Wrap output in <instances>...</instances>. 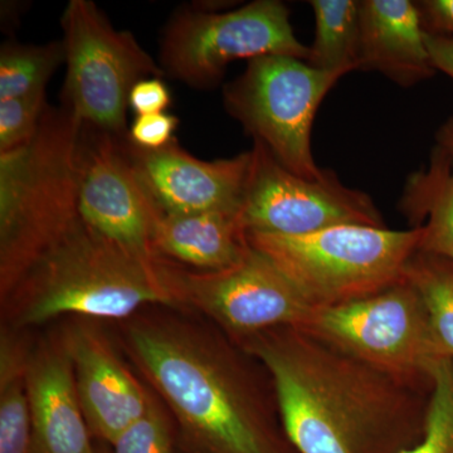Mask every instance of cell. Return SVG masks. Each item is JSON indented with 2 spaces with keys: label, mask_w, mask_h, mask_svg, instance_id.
<instances>
[{
  "label": "cell",
  "mask_w": 453,
  "mask_h": 453,
  "mask_svg": "<svg viewBox=\"0 0 453 453\" xmlns=\"http://www.w3.org/2000/svg\"><path fill=\"white\" fill-rule=\"evenodd\" d=\"M426 46L436 71L453 79V37L426 33Z\"/></svg>",
  "instance_id": "29"
},
{
  "label": "cell",
  "mask_w": 453,
  "mask_h": 453,
  "mask_svg": "<svg viewBox=\"0 0 453 453\" xmlns=\"http://www.w3.org/2000/svg\"><path fill=\"white\" fill-rule=\"evenodd\" d=\"M29 357L19 340L3 330L0 340V453H35L27 386Z\"/></svg>",
  "instance_id": "19"
},
{
  "label": "cell",
  "mask_w": 453,
  "mask_h": 453,
  "mask_svg": "<svg viewBox=\"0 0 453 453\" xmlns=\"http://www.w3.org/2000/svg\"><path fill=\"white\" fill-rule=\"evenodd\" d=\"M378 71L403 88L436 73L421 13L410 0L360 2V68Z\"/></svg>",
  "instance_id": "16"
},
{
  "label": "cell",
  "mask_w": 453,
  "mask_h": 453,
  "mask_svg": "<svg viewBox=\"0 0 453 453\" xmlns=\"http://www.w3.org/2000/svg\"><path fill=\"white\" fill-rule=\"evenodd\" d=\"M65 342L89 431L112 445L148 412L151 398L95 330L74 327Z\"/></svg>",
  "instance_id": "14"
},
{
  "label": "cell",
  "mask_w": 453,
  "mask_h": 453,
  "mask_svg": "<svg viewBox=\"0 0 453 453\" xmlns=\"http://www.w3.org/2000/svg\"><path fill=\"white\" fill-rule=\"evenodd\" d=\"M267 369L299 453H402L425 432L434 386L375 368L299 327L238 342Z\"/></svg>",
  "instance_id": "1"
},
{
  "label": "cell",
  "mask_w": 453,
  "mask_h": 453,
  "mask_svg": "<svg viewBox=\"0 0 453 453\" xmlns=\"http://www.w3.org/2000/svg\"><path fill=\"white\" fill-rule=\"evenodd\" d=\"M345 74L294 57L262 56L226 86L223 101L229 115L286 169L316 179L324 169L311 151L312 122L327 92Z\"/></svg>",
  "instance_id": "7"
},
{
  "label": "cell",
  "mask_w": 453,
  "mask_h": 453,
  "mask_svg": "<svg viewBox=\"0 0 453 453\" xmlns=\"http://www.w3.org/2000/svg\"><path fill=\"white\" fill-rule=\"evenodd\" d=\"M241 204L247 231L303 235L338 226H387L371 196L344 186L330 169L316 179L286 169L253 140Z\"/></svg>",
  "instance_id": "10"
},
{
  "label": "cell",
  "mask_w": 453,
  "mask_h": 453,
  "mask_svg": "<svg viewBox=\"0 0 453 453\" xmlns=\"http://www.w3.org/2000/svg\"><path fill=\"white\" fill-rule=\"evenodd\" d=\"M131 166L155 205L166 214L241 211L251 151L228 159H196L177 140L146 150L122 139Z\"/></svg>",
  "instance_id": "13"
},
{
  "label": "cell",
  "mask_w": 453,
  "mask_h": 453,
  "mask_svg": "<svg viewBox=\"0 0 453 453\" xmlns=\"http://www.w3.org/2000/svg\"><path fill=\"white\" fill-rule=\"evenodd\" d=\"M27 386L35 453H96L65 339L29 357Z\"/></svg>",
  "instance_id": "15"
},
{
  "label": "cell",
  "mask_w": 453,
  "mask_h": 453,
  "mask_svg": "<svg viewBox=\"0 0 453 453\" xmlns=\"http://www.w3.org/2000/svg\"><path fill=\"white\" fill-rule=\"evenodd\" d=\"M262 56L309 58V47L292 29L290 11L279 0H256L226 13L180 9L163 33L160 67L205 89L219 85L231 62Z\"/></svg>",
  "instance_id": "9"
},
{
  "label": "cell",
  "mask_w": 453,
  "mask_h": 453,
  "mask_svg": "<svg viewBox=\"0 0 453 453\" xmlns=\"http://www.w3.org/2000/svg\"><path fill=\"white\" fill-rule=\"evenodd\" d=\"M421 228L338 226L303 235L247 231L314 308H329L377 294L404 279L418 252Z\"/></svg>",
  "instance_id": "5"
},
{
  "label": "cell",
  "mask_w": 453,
  "mask_h": 453,
  "mask_svg": "<svg viewBox=\"0 0 453 453\" xmlns=\"http://www.w3.org/2000/svg\"><path fill=\"white\" fill-rule=\"evenodd\" d=\"M155 252L198 273H217L238 264L251 250L241 211L166 214L157 208Z\"/></svg>",
  "instance_id": "17"
},
{
  "label": "cell",
  "mask_w": 453,
  "mask_h": 453,
  "mask_svg": "<svg viewBox=\"0 0 453 453\" xmlns=\"http://www.w3.org/2000/svg\"><path fill=\"white\" fill-rule=\"evenodd\" d=\"M398 211L411 228H421L419 252L453 262V157L432 149L427 165L408 175Z\"/></svg>",
  "instance_id": "18"
},
{
  "label": "cell",
  "mask_w": 453,
  "mask_h": 453,
  "mask_svg": "<svg viewBox=\"0 0 453 453\" xmlns=\"http://www.w3.org/2000/svg\"><path fill=\"white\" fill-rule=\"evenodd\" d=\"M426 33L453 37V0L417 2Z\"/></svg>",
  "instance_id": "28"
},
{
  "label": "cell",
  "mask_w": 453,
  "mask_h": 453,
  "mask_svg": "<svg viewBox=\"0 0 453 453\" xmlns=\"http://www.w3.org/2000/svg\"><path fill=\"white\" fill-rule=\"evenodd\" d=\"M315 38L306 64L349 73L360 68V2L311 0Z\"/></svg>",
  "instance_id": "20"
},
{
  "label": "cell",
  "mask_w": 453,
  "mask_h": 453,
  "mask_svg": "<svg viewBox=\"0 0 453 453\" xmlns=\"http://www.w3.org/2000/svg\"><path fill=\"white\" fill-rule=\"evenodd\" d=\"M299 329L375 368L434 386L438 350L421 295L403 280L371 296L315 308Z\"/></svg>",
  "instance_id": "8"
},
{
  "label": "cell",
  "mask_w": 453,
  "mask_h": 453,
  "mask_svg": "<svg viewBox=\"0 0 453 453\" xmlns=\"http://www.w3.org/2000/svg\"><path fill=\"white\" fill-rule=\"evenodd\" d=\"M47 107L46 91L0 100V153L29 144L37 135Z\"/></svg>",
  "instance_id": "24"
},
{
  "label": "cell",
  "mask_w": 453,
  "mask_h": 453,
  "mask_svg": "<svg viewBox=\"0 0 453 453\" xmlns=\"http://www.w3.org/2000/svg\"><path fill=\"white\" fill-rule=\"evenodd\" d=\"M81 127L64 106L49 105L29 144L0 153L2 300L79 219L76 150Z\"/></svg>",
  "instance_id": "4"
},
{
  "label": "cell",
  "mask_w": 453,
  "mask_h": 453,
  "mask_svg": "<svg viewBox=\"0 0 453 453\" xmlns=\"http://www.w3.org/2000/svg\"><path fill=\"white\" fill-rule=\"evenodd\" d=\"M61 27L67 65L62 106L82 125L125 138L131 89L165 73L130 32L113 28L91 0H71Z\"/></svg>",
  "instance_id": "6"
},
{
  "label": "cell",
  "mask_w": 453,
  "mask_h": 453,
  "mask_svg": "<svg viewBox=\"0 0 453 453\" xmlns=\"http://www.w3.org/2000/svg\"><path fill=\"white\" fill-rule=\"evenodd\" d=\"M64 62L62 41L41 46L7 42L0 50V100L46 91L50 77Z\"/></svg>",
  "instance_id": "22"
},
{
  "label": "cell",
  "mask_w": 453,
  "mask_h": 453,
  "mask_svg": "<svg viewBox=\"0 0 453 453\" xmlns=\"http://www.w3.org/2000/svg\"><path fill=\"white\" fill-rule=\"evenodd\" d=\"M122 139L82 125L76 150V193L86 225L142 259L153 246L157 207L136 177Z\"/></svg>",
  "instance_id": "12"
},
{
  "label": "cell",
  "mask_w": 453,
  "mask_h": 453,
  "mask_svg": "<svg viewBox=\"0 0 453 453\" xmlns=\"http://www.w3.org/2000/svg\"><path fill=\"white\" fill-rule=\"evenodd\" d=\"M131 356L169 405L195 453H299L270 374L225 333L165 320L127 332Z\"/></svg>",
  "instance_id": "2"
},
{
  "label": "cell",
  "mask_w": 453,
  "mask_h": 453,
  "mask_svg": "<svg viewBox=\"0 0 453 453\" xmlns=\"http://www.w3.org/2000/svg\"><path fill=\"white\" fill-rule=\"evenodd\" d=\"M112 446L115 453H174L168 422L153 399L148 412L122 432Z\"/></svg>",
  "instance_id": "25"
},
{
  "label": "cell",
  "mask_w": 453,
  "mask_h": 453,
  "mask_svg": "<svg viewBox=\"0 0 453 453\" xmlns=\"http://www.w3.org/2000/svg\"><path fill=\"white\" fill-rule=\"evenodd\" d=\"M436 142V145L445 149L447 153L453 157V115L449 116V118L438 127Z\"/></svg>",
  "instance_id": "30"
},
{
  "label": "cell",
  "mask_w": 453,
  "mask_h": 453,
  "mask_svg": "<svg viewBox=\"0 0 453 453\" xmlns=\"http://www.w3.org/2000/svg\"><path fill=\"white\" fill-rule=\"evenodd\" d=\"M179 120L170 113L138 116L130 127L127 140L131 144L146 150H157L169 145L174 140Z\"/></svg>",
  "instance_id": "26"
},
{
  "label": "cell",
  "mask_w": 453,
  "mask_h": 453,
  "mask_svg": "<svg viewBox=\"0 0 453 453\" xmlns=\"http://www.w3.org/2000/svg\"><path fill=\"white\" fill-rule=\"evenodd\" d=\"M170 103L169 89L160 79L142 80L130 92L129 106L138 116L162 113Z\"/></svg>",
  "instance_id": "27"
},
{
  "label": "cell",
  "mask_w": 453,
  "mask_h": 453,
  "mask_svg": "<svg viewBox=\"0 0 453 453\" xmlns=\"http://www.w3.org/2000/svg\"><path fill=\"white\" fill-rule=\"evenodd\" d=\"M434 390L425 432L402 453H453V359L441 357L432 368Z\"/></svg>",
  "instance_id": "23"
},
{
  "label": "cell",
  "mask_w": 453,
  "mask_h": 453,
  "mask_svg": "<svg viewBox=\"0 0 453 453\" xmlns=\"http://www.w3.org/2000/svg\"><path fill=\"white\" fill-rule=\"evenodd\" d=\"M188 306L207 315L234 342L280 326L300 327L314 306L281 271L256 250L217 273L178 267Z\"/></svg>",
  "instance_id": "11"
},
{
  "label": "cell",
  "mask_w": 453,
  "mask_h": 453,
  "mask_svg": "<svg viewBox=\"0 0 453 453\" xmlns=\"http://www.w3.org/2000/svg\"><path fill=\"white\" fill-rule=\"evenodd\" d=\"M404 276L421 295L441 356L453 359V262L418 251Z\"/></svg>",
  "instance_id": "21"
},
{
  "label": "cell",
  "mask_w": 453,
  "mask_h": 453,
  "mask_svg": "<svg viewBox=\"0 0 453 453\" xmlns=\"http://www.w3.org/2000/svg\"><path fill=\"white\" fill-rule=\"evenodd\" d=\"M3 301L14 329L65 314L116 320L145 305H187L175 262L140 258L97 234L81 216Z\"/></svg>",
  "instance_id": "3"
}]
</instances>
